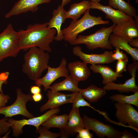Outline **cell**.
<instances>
[{
    "mask_svg": "<svg viewBox=\"0 0 138 138\" xmlns=\"http://www.w3.org/2000/svg\"><path fill=\"white\" fill-rule=\"evenodd\" d=\"M48 26V22L35 23L28 25L26 30H19L20 50L27 51L36 47L44 51L51 52L50 44L54 40L57 32L55 29H50Z\"/></svg>",
    "mask_w": 138,
    "mask_h": 138,
    "instance_id": "cell-1",
    "label": "cell"
},
{
    "mask_svg": "<svg viewBox=\"0 0 138 138\" xmlns=\"http://www.w3.org/2000/svg\"><path fill=\"white\" fill-rule=\"evenodd\" d=\"M28 50L24 56L22 71L29 79L35 81L47 69L50 56L48 52L37 47H32Z\"/></svg>",
    "mask_w": 138,
    "mask_h": 138,
    "instance_id": "cell-2",
    "label": "cell"
},
{
    "mask_svg": "<svg viewBox=\"0 0 138 138\" xmlns=\"http://www.w3.org/2000/svg\"><path fill=\"white\" fill-rule=\"evenodd\" d=\"M90 10L85 12L80 19L73 20L68 26L62 30L65 41L70 43L76 39L79 34L86 30L95 25L109 24V21L103 20L101 16L91 15Z\"/></svg>",
    "mask_w": 138,
    "mask_h": 138,
    "instance_id": "cell-3",
    "label": "cell"
},
{
    "mask_svg": "<svg viewBox=\"0 0 138 138\" xmlns=\"http://www.w3.org/2000/svg\"><path fill=\"white\" fill-rule=\"evenodd\" d=\"M115 25L113 24L107 28L102 27L95 33L89 35H78L76 39L70 44L73 45L84 44L89 50L98 48L111 50L112 47L109 42V38Z\"/></svg>",
    "mask_w": 138,
    "mask_h": 138,
    "instance_id": "cell-4",
    "label": "cell"
},
{
    "mask_svg": "<svg viewBox=\"0 0 138 138\" xmlns=\"http://www.w3.org/2000/svg\"><path fill=\"white\" fill-rule=\"evenodd\" d=\"M20 50L19 34L11 24L0 33V63L9 57H16Z\"/></svg>",
    "mask_w": 138,
    "mask_h": 138,
    "instance_id": "cell-5",
    "label": "cell"
},
{
    "mask_svg": "<svg viewBox=\"0 0 138 138\" xmlns=\"http://www.w3.org/2000/svg\"><path fill=\"white\" fill-rule=\"evenodd\" d=\"M16 92L17 98L15 101L9 106H5L0 108V114H3L5 118H11L18 115H21L28 119L34 117L26 107L27 103L33 100L32 95L25 94L19 88L16 89Z\"/></svg>",
    "mask_w": 138,
    "mask_h": 138,
    "instance_id": "cell-6",
    "label": "cell"
},
{
    "mask_svg": "<svg viewBox=\"0 0 138 138\" xmlns=\"http://www.w3.org/2000/svg\"><path fill=\"white\" fill-rule=\"evenodd\" d=\"M60 110L59 108L51 109L43 114L39 117L28 119H24L20 120H14L11 118H7V121L12 129L13 136L17 137L23 133L22 128L26 125H31L35 127L36 130L41 124L48 118L54 114L58 113Z\"/></svg>",
    "mask_w": 138,
    "mask_h": 138,
    "instance_id": "cell-7",
    "label": "cell"
},
{
    "mask_svg": "<svg viewBox=\"0 0 138 138\" xmlns=\"http://www.w3.org/2000/svg\"><path fill=\"white\" fill-rule=\"evenodd\" d=\"M83 120L85 128L94 131L98 137L104 138H121V132L113 126L84 115Z\"/></svg>",
    "mask_w": 138,
    "mask_h": 138,
    "instance_id": "cell-8",
    "label": "cell"
},
{
    "mask_svg": "<svg viewBox=\"0 0 138 138\" xmlns=\"http://www.w3.org/2000/svg\"><path fill=\"white\" fill-rule=\"evenodd\" d=\"M114 106L116 109L115 116L120 124H128L138 132V112L131 105L118 102Z\"/></svg>",
    "mask_w": 138,
    "mask_h": 138,
    "instance_id": "cell-9",
    "label": "cell"
},
{
    "mask_svg": "<svg viewBox=\"0 0 138 138\" xmlns=\"http://www.w3.org/2000/svg\"><path fill=\"white\" fill-rule=\"evenodd\" d=\"M67 64L66 59L63 57L58 67L53 68L48 66L46 74L43 77L36 79L35 81V84L40 87L43 86L44 91H46L57 79L62 77H66L69 75V71L67 67Z\"/></svg>",
    "mask_w": 138,
    "mask_h": 138,
    "instance_id": "cell-10",
    "label": "cell"
},
{
    "mask_svg": "<svg viewBox=\"0 0 138 138\" xmlns=\"http://www.w3.org/2000/svg\"><path fill=\"white\" fill-rule=\"evenodd\" d=\"M138 63L133 61L128 65L127 70L131 77L123 84H116L113 82H110L105 85L103 88L107 91L116 90L119 93H133L138 91V86L136 84V72L138 69Z\"/></svg>",
    "mask_w": 138,
    "mask_h": 138,
    "instance_id": "cell-11",
    "label": "cell"
},
{
    "mask_svg": "<svg viewBox=\"0 0 138 138\" xmlns=\"http://www.w3.org/2000/svg\"><path fill=\"white\" fill-rule=\"evenodd\" d=\"M116 24L113 33L128 42L138 37V16Z\"/></svg>",
    "mask_w": 138,
    "mask_h": 138,
    "instance_id": "cell-12",
    "label": "cell"
},
{
    "mask_svg": "<svg viewBox=\"0 0 138 138\" xmlns=\"http://www.w3.org/2000/svg\"><path fill=\"white\" fill-rule=\"evenodd\" d=\"M73 54L79 57L83 62L91 65L109 64L114 61L112 58L113 52L112 51H105L101 54H87L83 52L81 47L76 46L72 49Z\"/></svg>",
    "mask_w": 138,
    "mask_h": 138,
    "instance_id": "cell-13",
    "label": "cell"
},
{
    "mask_svg": "<svg viewBox=\"0 0 138 138\" xmlns=\"http://www.w3.org/2000/svg\"><path fill=\"white\" fill-rule=\"evenodd\" d=\"M77 93L66 94L51 89L48 90L47 95L48 99L45 103L40 107V111L43 112L49 109L59 108L62 105L72 103Z\"/></svg>",
    "mask_w": 138,
    "mask_h": 138,
    "instance_id": "cell-14",
    "label": "cell"
},
{
    "mask_svg": "<svg viewBox=\"0 0 138 138\" xmlns=\"http://www.w3.org/2000/svg\"><path fill=\"white\" fill-rule=\"evenodd\" d=\"M68 115V120L66 125L60 129L61 138H68L69 136L76 134L78 129L85 128L79 108H72Z\"/></svg>",
    "mask_w": 138,
    "mask_h": 138,
    "instance_id": "cell-15",
    "label": "cell"
},
{
    "mask_svg": "<svg viewBox=\"0 0 138 138\" xmlns=\"http://www.w3.org/2000/svg\"><path fill=\"white\" fill-rule=\"evenodd\" d=\"M52 0H19L5 15V18H9L14 16L28 12L34 13L38 9L40 4L50 2Z\"/></svg>",
    "mask_w": 138,
    "mask_h": 138,
    "instance_id": "cell-16",
    "label": "cell"
},
{
    "mask_svg": "<svg viewBox=\"0 0 138 138\" xmlns=\"http://www.w3.org/2000/svg\"><path fill=\"white\" fill-rule=\"evenodd\" d=\"M90 8L98 9L104 13L106 18L111 20L113 24H117L130 20L133 18L109 5L104 6L99 2L90 1Z\"/></svg>",
    "mask_w": 138,
    "mask_h": 138,
    "instance_id": "cell-17",
    "label": "cell"
},
{
    "mask_svg": "<svg viewBox=\"0 0 138 138\" xmlns=\"http://www.w3.org/2000/svg\"><path fill=\"white\" fill-rule=\"evenodd\" d=\"M66 10L61 5H59L56 9L53 11V16L48 22V28L50 29L55 28L57 32V35L55 36L54 40L57 41H62L63 39L61 27L66 19L65 17Z\"/></svg>",
    "mask_w": 138,
    "mask_h": 138,
    "instance_id": "cell-18",
    "label": "cell"
},
{
    "mask_svg": "<svg viewBox=\"0 0 138 138\" xmlns=\"http://www.w3.org/2000/svg\"><path fill=\"white\" fill-rule=\"evenodd\" d=\"M87 64L80 61L71 62L68 64V69L70 73V76L77 83L86 80L90 76V70Z\"/></svg>",
    "mask_w": 138,
    "mask_h": 138,
    "instance_id": "cell-19",
    "label": "cell"
},
{
    "mask_svg": "<svg viewBox=\"0 0 138 138\" xmlns=\"http://www.w3.org/2000/svg\"><path fill=\"white\" fill-rule=\"evenodd\" d=\"M89 69L95 73L101 74L103 78L102 83L104 85L110 82H115L118 78L123 76L122 74L117 73L107 65L100 64L91 65Z\"/></svg>",
    "mask_w": 138,
    "mask_h": 138,
    "instance_id": "cell-20",
    "label": "cell"
},
{
    "mask_svg": "<svg viewBox=\"0 0 138 138\" xmlns=\"http://www.w3.org/2000/svg\"><path fill=\"white\" fill-rule=\"evenodd\" d=\"M109 41L112 47L125 51L131 56L133 61H138V48L131 47L122 38L113 33L110 35Z\"/></svg>",
    "mask_w": 138,
    "mask_h": 138,
    "instance_id": "cell-21",
    "label": "cell"
},
{
    "mask_svg": "<svg viewBox=\"0 0 138 138\" xmlns=\"http://www.w3.org/2000/svg\"><path fill=\"white\" fill-rule=\"evenodd\" d=\"M90 1L88 0H83L79 3L72 4L69 10L65 12L66 19L71 18L73 20H78L82 14L90 9Z\"/></svg>",
    "mask_w": 138,
    "mask_h": 138,
    "instance_id": "cell-22",
    "label": "cell"
},
{
    "mask_svg": "<svg viewBox=\"0 0 138 138\" xmlns=\"http://www.w3.org/2000/svg\"><path fill=\"white\" fill-rule=\"evenodd\" d=\"M104 88L92 84L85 89H80V92L83 98L91 103L97 102L106 94Z\"/></svg>",
    "mask_w": 138,
    "mask_h": 138,
    "instance_id": "cell-23",
    "label": "cell"
},
{
    "mask_svg": "<svg viewBox=\"0 0 138 138\" xmlns=\"http://www.w3.org/2000/svg\"><path fill=\"white\" fill-rule=\"evenodd\" d=\"M78 83L69 75L63 80L50 86L49 89L56 91L65 90L71 91L73 93H77L80 89L78 87Z\"/></svg>",
    "mask_w": 138,
    "mask_h": 138,
    "instance_id": "cell-24",
    "label": "cell"
},
{
    "mask_svg": "<svg viewBox=\"0 0 138 138\" xmlns=\"http://www.w3.org/2000/svg\"><path fill=\"white\" fill-rule=\"evenodd\" d=\"M68 115L66 114L57 115L54 114L48 118L41 125L49 129L52 128L60 129L64 127L67 122Z\"/></svg>",
    "mask_w": 138,
    "mask_h": 138,
    "instance_id": "cell-25",
    "label": "cell"
},
{
    "mask_svg": "<svg viewBox=\"0 0 138 138\" xmlns=\"http://www.w3.org/2000/svg\"><path fill=\"white\" fill-rule=\"evenodd\" d=\"M109 5L113 8L121 11L133 18L136 16L135 8L123 0H108Z\"/></svg>",
    "mask_w": 138,
    "mask_h": 138,
    "instance_id": "cell-26",
    "label": "cell"
},
{
    "mask_svg": "<svg viewBox=\"0 0 138 138\" xmlns=\"http://www.w3.org/2000/svg\"><path fill=\"white\" fill-rule=\"evenodd\" d=\"M109 98L117 102L130 104L138 107V91L129 96L114 94L111 96Z\"/></svg>",
    "mask_w": 138,
    "mask_h": 138,
    "instance_id": "cell-27",
    "label": "cell"
},
{
    "mask_svg": "<svg viewBox=\"0 0 138 138\" xmlns=\"http://www.w3.org/2000/svg\"><path fill=\"white\" fill-rule=\"evenodd\" d=\"M72 108H79L80 107L87 106L94 108L86 101L80 92L77 93L72 101Z\"/></svg>",
    "mask_w": 138,
    "mask_h": 138,
    "instance_id": "cell-28",
    "label": "cell"
},
{
    "mask_svg": "<svg viewBox=\"0 0 138 138\" xmlns=\"http://www.w3.org/2000/svg\"><path fill=\"white\" fill-rule=\"evenodd\" d=\"M36 132L39 134L38 138H56L61 136V132L58 133L52 132L42 126H39L36 130Z\"/></svg>",
    "mask_w": 138,
    "mask_h": 138,
    "instance_id": "cell-29",
    "label": "cell"
},
{
    "mask_svg": "<svg viewBox=\"0 0 138 138\" xmlns=\"http://www.w3.org/2000/svg\"><path fill=\"white\" fill-rule=\"evenodd\" d=\"M10 128L11 125L7 121V118L4 117L0 119V138L2 135L9 132Z\"/></svg>",
    "mask_w": 138,
    "mask_h": 138,
    "instance_id": "cell-30",
    "label": "cell"
},
{
    "mask_svg": "<svg viewBox=\"0 0 138 138\" xmlns=\"http://www.w3.org/2000/svg\"><path fill=\"white\" fill-rule=\"evenodd\" d=\"M128 62V58L123 60H117L115 72L119 74L126 72V66Z\"/></svg>",
    "mask_w": 138,
    "mask_h": 138,
    "instance_id": "cell-31",
    "label": "cell"
},
{
    "mask_svg": "<svg viewBox=\"0 0 138 138\" xmlns=\"http://www.w3.org/2000/svg\"><path fill=\"white\" fill-rule=\"evenodd\" d=\"M89 130L85 128H81L76 131L78 133L77 138H92L93 137V134L91 133Z\"/></svg>",
    "mask_w": 138,
    "mask_h": 138,
    "instance_id": "cell-32",
    "label": "cell"
},
{
    "mask_svg": "<svg viewBox=\"0 0 138 138\" xmlns=\"http://www.w3.org/2000/svg\"><path fill=\"white\" fill-rule=\"evenodd\" d=\"M115 51L113 54L112 57L114 61L116 60H122L128 58L127 55L122 51H120V49L118 48H115Z\"/></svg>",
    "mask_w": 138,
    "mask_h": 138,
    "instance_id": "cell-33",
    "label": "cell"
},
{
    "mask_svg": "<svg viewBox=\"0 0 138 138\" xmlns=\"http://www.w3.org/2000/svg\"><path fill=\"white\" fill-rule=\"evenodd\" d=\"M9 74V73L8 72H2L0 74V92L3 93L2 86L4 84H7V80Z\"/></svg>",
    "mask_w": 138,
    "mask_h": 138,
    "instance_id": "cell-34",
    "label": "cell"
},
{
    "mask_svg": "<svg viewBox=\"0 0 138 138\" xmlns=\"http://www.w3.org/2000/svg\"><path fill=\"white\" fill-rule=\"evenodd\" d=\"M10 98L8 95H5L3 93L0 92V108L5 106L6 104Z\"/></svg>",
    "mask_w": 138,
    "mask_h": 138,
    "instance_id": "cell-35",
    "label": "cell"
},
{
    "mask_svg": "<svg viewBox=\"0 0 138 138\" xmlns=\"http://www.w3.org/2000/svg\"><path fill=\"white\" fill-rule=\"evenodd\" d=\"M136 137L134 136L131 132H129L127 130H125L121 132V138H135Z\"/></svg>",
    "mask_w": 138,
    "mask_h": 138,
    "instance_id": "cell-36",
    "label": "cell"
},
{
    "mask_svg": "<svg viewBox=\"0 0 138 138\" xmlns=\"http://www.w3.org/2000/svg\"><path fill=\"white\" fill-rule=\"evenodd\" d=\"M41 90L40 87L38 86H32L30 89V92L33 95L40 93Z\"/></svg>",
    "mask_w": 138,
    "mask_h": 138,
    "instance_id": "cell-37",
    "label": "cell"
},
{
    "mask_svg": "<svg viewBox=\"0 0 138 138\" xmlns=\"http://www.w3.org/2000/svg\"><path fill=\"white\" fill-rule=\"evenodd\" d=\"M129 45L131 47L134 48H138V38H133L131 41L128 42Z\"/></svg>",
    "mask_w": 138,
    "mask_h": 138,
    "instance_id": "cell-38",
    "label": "cell"
},
{
    "mask_svg": "<svg viewBox=\"0 0 138 138\" xmlns=\"http://www.w3.org/2000/svg\"><path fill=\"white\" fill-rule=\"evenodd\" d=\"M32 96L33 100L35 102H38L40 101L42 97L40 93L33 94L32 95Z\"/></svg>",
    "mask_w": 138,
    "mask_h": 138,
    "instance_id": "cell-39",
    "label": "cell"
},
{
    "mask_svg": "<svg viewBox=\"0 0 138 138\" xmlns=\"http://www.w3.org/2000/svg\"><path fill=\"white\" fill-rule=\"evenodd\" d=\"M71 0H62L61 5L63 7L69 3H70Z\"/></svg>",
    "mask_w": 138,
    "mask_h": 138,
    "instance_id": "cell-40",
    "label": "cell"
},
{
    "mask_svg": "<svg viewBox=\"0 0 138 138\" xmlns=\"http://www.w3.org/2000/svg\"><path fill=\"white\" fill-rule=\"evenodd\" d=\"M101 0H91V1L94 2H99Z\"/></svg>",
    "mask_w": 138,
    "mask_h": 138,
    "instance_id": "cell-41",
    "label": "cell"
}]
</instances>
